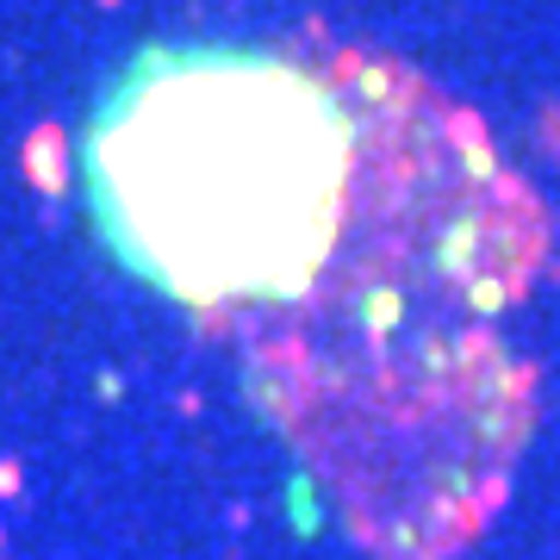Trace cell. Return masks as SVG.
Listing matches in <instances>:
<instances>
[{"label": "cell", "instance_id": "1", "mask_svg": "<svg viewBox=\"0 0 560 560\" xmlns=\"http://www.w3.org/2000/svg\"><path fill=\"white\" fill-rule=\"evenodd\" d=\"M81 200L125 275L243 349L499 330L555 249L467 106L337 38L138 50L81 131Z\"/></svg>", "mask_w": 560, "mask_h": 560}, {"label": "cell", "instance_id": "2", "mask_svg": "<svg viewBox=\"0 0 560 560\" xmlns=\"http://www.w3.org/2000/svg\"><path fill=\"white\" fill-rule=\"evenodd\" d=\"M243 386L374 560H455L536 430V368L499 330L243 349Z\"/></svg>", "mask_w": 560, "mask_h": 560}]
</instances>
